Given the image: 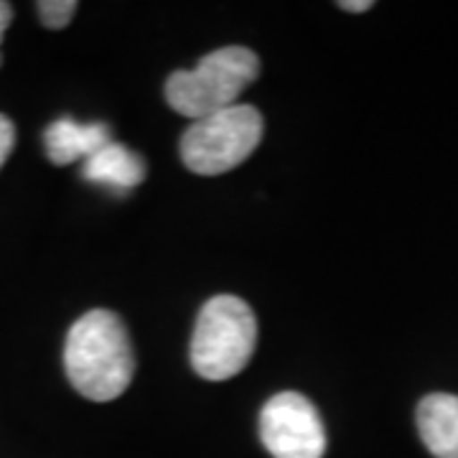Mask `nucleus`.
<instances>
[{
  "label": "nucleus",
  "mask_w": 458,
  "mask_h": 458,
  "mask_svg": "<svg viewBox=\"0 0 458 458\" xmlns=\"http://www.w3.org/2000/svg\"><path fill=\"white\" fill-rule=\"evenodd\" d=\"M258 74L260 59L255 51L225 47L207 54L197 69L174 72L165 82V99L183 117L201 120L237 105L240 92L255 82Z\"/></svg>",
  "instance_id": "7ed1b4c3"
},
{
  "label": "nucleus",
  "mask_w": 458,
  "mask_h": 458,
  "mask_svg": "<svg viewBox=\"0 0 458 458\" xmlns=\"http://www.w3.org/2000/svg\"><path fill=\"white\" fill-rule=\"evenodd\" d=\"M11 21H13V8H11V3L0 0V41H3V36L8 31ZM0 62H3V59H0Z\"/></svg>",
  "instance_id": "9b49d317"
},
{
  "label": "nucleus",
  "mask_w": 458,
  "mask_h": 458,
  "mask_svg": "<svg viewBox=\"0 0 458 458\" xmlns=\"http://www.w3.org/2000/svg\"><path fill=\"white\" fill-rule=\"evenodd\" d=\"M262 128V114L252 105H232L189 125L181 138V158L199 176L227 174L260 146Z\"/></svg>",
  "instance_id": "20e7f679"
},
{
  "label": "nucleus",
  "mask_w": 458,
  "mask_h": 458,
  "mask_svg": "<svg viewBox=\"0 0 458 458\" xmlns=\"http://www.w3.org/2000/svg\"><path fill=\"white\" fill-rule=\"evenodd\" d=\"M258 344V318L237 295H214L199 313L191 336V367L199 377L222 382L240 375Z\"/></svg>",
  "instance_id": "f03ea898"
},
{
  "label": "nucleus",
  "mask_w": 458,
  "mask_h": 458,
  "mask_svg": "<svg viewBox=\"0 0 458 458\" xmlns=\"http://www.w3.org/2000/svg\"><path fill=\"white\" fill-rule=\"evenodd\" d=\"M260 438L273 458H324L327 454L324 420L301 393H280L265 403Z\"/></svg>",
  "instance_id": "39448f33"
},
{
  "label": "nucleus",
  "mask_w": 458,
  "mask_h": 458,
  "mask_svg": "<svg viewBox=\"0 0 458 458\" xmlns=\"http://www.w3.org/2000/svg\"><path fill=\"white\" fill-rule=\"evenodd\" d=\"M113 143L110 128L102 123H77L72 117H59L44 132V146L51 164L69 165L87 161L99 148Z\"/></svg>",
  "instance_id": "423d86ee"
},
{
  "label": "nucleus",
  "mask_w": 458,
  "mask_h": 458,
  "mask_svg": "<svg viewBox=\"0 0 458 458\" xmlns=\"http://www.w3.org/2000/svg\"><path fill=\"white\" fill-rule=\"evenodd\" d=\"M82 176L113 191H131L146 181V164L131 148L113 140L84 161Z\"/></svg>",
  "instance_id": "6e6552de"
},
{
  "label": "nucleus",
  "mask_w": 458,
  "mask_h": 458,
  "mask_svg": "<svg viewBox=\"0 0 458 458\" xmlns=\"http://www.w3.org/2000/svg\"><path fill=\"white\" fill-rule=\"evenodd\" d=\"M339 8L349 11V13H361V11H369L372 3H369V0H342Z\"/></svg>",
  "instance_id": "f8f14e48"
},
{
  "label": "nucleus",
  "mask_w": 458,
  "mask_h": 458,
  "mask_svg": "<svg viewBox=\"0 0 458 458\" xmlns=\"http://www.w3.org/2000/svg\"><path fill=\"white\" fill-rule=\"evenodd\" d=\"M64 369L72 387L92 403H110L128 390L135 375V354L117 313L98 309L69 328Z\"/></svg>",
  "instance_id": "f257e3e1"
},
{
  "label": "nucleus",
  "mask_w": 458,
  "mask_h": 458,
  "mask_svg": "<svg viewBox=\"0 0 458 458\" xmlns=\"http://www.w3.org/2000/svg\"><path fill=\"white\" fill-rule=\"evenodd\" d=\"M418 430L426 448L436 458H458V397L436 393L420 400Z\"/></svg>",
  "instance_id": "0eeeda50"
},
{
  "label": "nucleus",
  "mask_w": 458,
  "mask_h": 458,
  "mask_svg": "<svg viewBox=\"0 0 458 458\" xmlns=\"http://www.w3.org/2000/svg\"><path fill=\"white\" fill-rule=\"evenodd\" d=\"M38 18L41 23L51 29V31H59L69 26V21L77 13V3L74 0H41L38 5Z\"/></svg>",
  "instance_id": "1a4fd4ad"
},
{
  "label": "nucleus",
  "mask_w": 458,
  "mask_h": 458,
  "mask_svg": "<svg viewBox=\"0 0 458 458\" xmlns=\"http://www.w3.org/2000/svg\"><path fill=\"white\" fill-rule=\"evenodd\" d=\"M13 146H16V125L5 114H0V165L8 161Z\"/></svg>",
  "instance_id": "9d476101"
}]
</instances>
